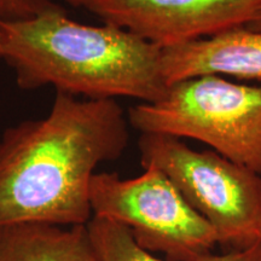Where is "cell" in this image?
<instances>
[{"instance_id": "12", "label": "cell", "mask_w": 261, "mask_h": 261, "mask_svg": "<svg viewBox=\"0 0 261 261\" xmlns=\"http://www.w3.org/2000/svg\"><path fill=\"white\" fill-rule=\"evenodd\" d=\"M248 27H250L252 29H255V31H261V10H260L259 15L256 16V18L254 19L253 23H250Z\"/></svg>"}, {"instance_id": "11", "label": "cell", "mask_w": 261, "mask_h": 261, "mask_svg": "<svg viewBox=\"0 0 261 261\" xmlns=\"http://www.w3.org/2000/svg\"><path fill=\"white\" fill-rule=\"evenodd\" d=\"M68 4H70L74 8H85L89 10L90 6H92L96 3L100 2V0H65Z\"/></svg>"}, {"instance_id": "6", "label": "cell", "mask_w": 261, "mask_h": 261, "mask_svg": "<svg viewBox=\"0 0 261 261\" xmlns=\"http://www.w3.org/2000/svg\"><path fill=\"white\" fill-rule=\"evenodd\" d=\"M89 10L165 48L249 25L261 0H100Z\"/></svg>"}, {"instance_id": "1", "label": "cell", "mask_w": 261, "mask_h": 261, "mask_svg": "<svg viewBox=\"0 0 261 261\" xmlns=\"http://www.w3.org/2000/svg\"><path fill=\"white\" fill-rule=\"evenodd\" d=\"M128 137L125 113L115 99H77L57 92L46 117L3 133L0 227L87 225L96 168L120 158Z\"/></svg>"}, {"instance_id": "10", "label": "cell", "mask_w": 261, "mask_h": 261, "mask_svg": "<svg viewBox=\"0 0 261 261\" xmlns=\"http://www.w3.org/2000/svg\"><path fill=\"white\" fill-rule=\"evenodd\" d=\"M60 8L51 0H0V22H18Z\"/></svg>"}, {"instance_id": "2", "label": "cell", "mask_w": 261, "mask_h": 261, "mask_svg": "<svg viewBox=\"0 0 261 261\" xmlns=\"http://www.w3.org/2000/svg\"><path fill=\"white\" fill-rule=\"evenodd\" d=\"M3 60L23 90L54 86L86 99L155 102L167 84L161 48L114 24H83L57 8L25 21L0 22Z\"/></svg>"}, {"instance_id": "3", "label": "cell", "mask_w": 261, "mask_h": 261, "mask_svg": "<svg viewBox=\"0 0 261 261\" xmlns=\"http://www.w3.org/2000/svg\"><path fill=\"white\" fill-rule=\"evenodd\" d=\"M128 121L142 133L200 140L261 174V84L218 75L175 81L155 102L130 108Z\"/></svg>"}, {"instance_id": "13", "label": "cell", "mask_w": 261, "mask_h": 261, "mask_svg": "<svg viewBox=\"0 0 261 261\" xmlns=\"http://www.w3.org/2000/svg\"><path fill=\"white\" fill-rule=\"evenodd\" d=\"M3 47H4V32L0 25V58L3 57Z\"/></svg>"}, {"instance_id": "8", "label": "cell", "mask_w": 261, "mask_h": 261, "mask_svg": "<svg viewBox=\"0 0 261 261\" xmlns=\"http://www.w3.org/2000/svg\"><path fill=\"white\" fill-rule=\"evenodd\" d=\"M0 261H100L86 225L24 223L0 227Z\"/></svg>"}, {"instance_id": "9", "label": "cell", "mask_w": 261, "mask_h": 261, "mask_svg": "<svg viewBox=\"0 0 261 261\" xmlns=\"http://www.w3.org/2000/svg\"><path fill=\"white\" fill-rule=\"evenodd\" d=\"M86 226L100 261H165L140 248L129 231L115 221L92 217ZM197 261H261V241L219 255L211 253Z\"/></svg>"}, {"instance_id": "7", "label": "cell", "mask_w": 261, "mask_h": 261, "mask_svg": "<svg viewBox=\"0 0 261 261\" xmlns=\"http://www.w3.org/2000/svg\"><path fill=\"white\" fill-rule=\"evenodd\" d=\"M161 56L167 85L202 75L261 84V31L248 25L161 48Z\"/></svg>"}, {"instance_id": "5", "label": "cell", "mask_w": 261, "mask_h": 261, "mask_svg": "<svg viewBox=\"0 0 261 261\" xmlns=\"http://www.w3.org/2000/svg\"><path fill=\"white\" fill-rule=\"evenodd\" d=\"M136 178L96 173L90 185L92 217L125 226L140 248L169 261H197L219 243L213 226L182 197L167 175L146 166Z\"/></svg>"}, {"instance_id": "4", "label": "cell", "mask_w": 261, "mask_h": 261, "mask_svg": "<svg viewBox=\"0 0 261 261\" xmlns=\"http://www.w3.org/2000/svg\"><path fill=\"white\" fill-rule=\"evenodd\" d=\"M143 167L167 175L182 197L210 223L219 243L244 249L261 241V177L214 150L197 151L172 136L142 133Z\"/></svg>"}]
</instances>
